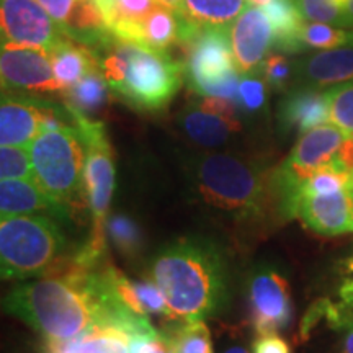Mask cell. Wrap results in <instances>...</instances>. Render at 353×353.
I'll return each mask as SVG.
<instances>
[{"mask_svg": "<svg viewBox=\"0 0 353 353\" xmlns=\"http://www.w3.org/2000/svg\"><path fill=\"white\" fill-rule=\"evenodd\" d=\"M149 280L162 291L170 321H205L228 301V267L218 245L183 237L162 247L149 265Z\"/></svg>", "mask_w": 353, "mask_h": 353, "instance_id": "6da1fadb", "label": "cell"}, {"mask_svg": "<svg viewBox=\"0 0 353 353\" xmlns=\"http://www.w3.org/2000/svg\"><path fill=\"white\" fill-rule=\"evenodd\" d=\"M94 51L110 90L139 112H161L182 87L185 65L169 52L114 38Z\"/></svg>", "mask_w": 353, "mask_h": 353, "instance_id": "7a4b0ae2", "label": "cell"}, {"mask_svg": "<svg viewBox=\"0 0 353 353\" xmlns=\"http://www.w3.org/2000/svg\"><path fill=\"white\" fill-rule=\"evenodd\" d=\"M193 182L200 200L237 224L257 226L278 214L272 172L232 154H208L196 162Z\"/></svg>", "mask_w": 353, "mask_h": 353, "instance_id": "3957f363", "label": "cell"}, {"mask_svg": "<svg viewBox=\"0 0 353 353\" xmlns=\"http://www.w3.org/2000/svg\"><path fill=\"white\" fill-rule=\"evenodd\" d=\"M68 239L46 214L0 216V280L41 276L64 255Z\"/></svg>", "mask_w": 353, "mask_h": 353, "instance_id": "277c9868", "label": "cell"}, {"mask_svg": "<svg viewBox=\"0 0 353 353\" xmlns=\"http://www.w3.org/2000/svg\"><path fill=\"white\" fill-rule=\"evenodd\" d=\"M34 180L61 205L76 206L83 200L85 144L76 126L64 125L41 130L26 145Z\"/></svg>", "mask_w": 353, "mask_h": 353, "instance_id": "5b68a950", "label": "cell"}, {"mask_svg": "<svg viewBox=\"0 0 353 353\" xmlns=\"http://www.w3.org/2000/svg\"><path fill=\"white\" fill-rule=\"evenodd\" d=\"M64 107L70 114V123L76 126L85 144L83 192L94 219L90 237L107 241L108 208L114 190V164L107 128L101 121L85 117L68 105Z\"/></svg>", "mask_w": 353, "mask_h": 353, "instance_id": "8992f818", "label": "cell"}, {"mask_svg": "<svg viewBox=\"0 0 353 353\" xmlns=\"http://www.w3.org/2000/svg\"><path fill=\"white\" fill-rule=\"evenodd\" d=\"M185 79L201 97H221L236 101L239 70L234 63L228 28H203L187 44Z\"/></svg>", "mask_w": 353, "mask_h": 353, "instance_id": "52a82bcc", "label": "cell"}, {"mask_svg": "<svg viewBox=\"0 0 353 353\" xmlns=\"http://www.w3.org/2000/svg\"><path fill=\"white\" fill-rule=\"evenodd\" d=\"M0 39L51 52L68 37L38 0H0Z\"/></svg>", "mask_w": 353, "mask_h": 353, "instance_id": "ba28073f", "label": "cell"}, {"mask_svg": "<svg viewBox=\"0 0 353 353\" xmlns=\"http://www.w3.org/2000/svg\"><path fill=\"white\" fill-rule=\"evenodd\" d=\"M0 77L8 90L28 95L61 94L50 52L38 48H25L0 39Z\"/></svg>", "mask_w": 353, "mask_h": 353, "instance_id": "9c48e42d", "label": "cell"}, {"mask_svg": "<svg viewBox=\"0 0 353 353\" xmlns=\"http://www.w3.org/2000/svg\"><path fill=\"white\" fill-rule=\"evenodd\" d=\"M250 322L257 335L276 334L290 324L293 301L288 281L273 268H260L249 281Z\"/></svg>", "mask_w": 353, "mask_h": 353, "instance_id": "30bf717a", "label": "cell"}, {"mask_svg": "<svg viewBox=\"0 0 353 353\" xmlns=\"http://www.w3.org/2000/svg\"><path fill=\"white\" fill-rule=\"evenodd\" d=\"M63 114L56 105L37 95L0 92V145H28L44 123Z\"/></svg>", "mask_w": 353, "mask_h": 353, "instance_id": "8fae6325", "label": "cell"}, {"mask_svg": "<svg viewBox=\"0 0 353 353\" xmlns=\"http://www.w3.org/2000/svg\"><path fill=\"white\" fill-rule=\"evenodd\" d=\"M228 33L239 74H257L273 46V30L262 7L249 3L229 25Z\"/></svg>", "mask_w": 353, "mask_h": 353, "instance_id": "7c38bea8", "label": "cell"}, {"mask_svg": "<svg viewBox=\"0 0 353 353\" xmlns=\"http://www.w3.org/2000/svg\"><path fill=\"white\" fill-rule=\"evenodd\" d=\"M59 30L72 41L90 50L105 46L113 37L105 28L94 0H38Z\"/></svg>", "mask_w": 353, "mask_h": 353, "instance_id": "4fadbf2b", "label": "cell"}, {"mask_svg": "<svg viewBox=\"0 0 353 353\" xmlns=\"http://www.w3.org/2000/svg\"><path fill=\"white\" fill-rule=\"evenodd\" d=\"M296 218L317 236L335 237L353 232V193L347 188L327 195L303 196Z\"/></svg>", "mask_w": 353, "mask_h": 353, "instance_id": "5bb4252c", "label": "cell"}, {"mask_svg": "<svg viewBox=\"0 0 353 353\" xmlns=\"http://www.w3.org/2000/svg\"><path fill=\"white\" fill-rule=\"evenodd\" d=\"M70 210L56 201L34 176L8 179L0 182V216L46 214L68 219Z\"/></svg>", "mask_w": 353, "mask_h": 353, "instance_id": "9a60e30c", "label": "cell"}, {"mask_svg": "<svg viewBox=\"0 0 353 353\" xmlns=\"http://www.w3.org/2000/svg\"><path fill=\"white\" fill-rule=\"evenodd\" d=\"M293 69L299 85L325 88L353 82V46L322 50L309 54Z\"/></svg>", "mask_w": 353, "mask_h": 353, "instance_id": "2e32d148", "label": "cell"}, {"mask_svg": "<svg viewBox=\"0 0 353 353\" xmlns=\"http://www.w3.org/2000/svg\"><path fill=\"white\" fill-rule=\"evenodd\" d=\"M281 126L299 134L329 121V100L322 88L299 85L286 94L278 110Z\"/></svg>", "mask_w": 353, "mask_h": 353, "instance_id": "e0dca14e", "label": "cell"}, {"mask_svg": "<svg viewBox=\"0 0 353 353\" xmlns=\"http://www.w3.org/2000/svg\"><path fill=\"white\" fill-rule=\"evenodd\" d=\"M105 28L118 41L141 44L143 25L159 0H94Z\"/></svg>", "mask_w": 353, "mask_h": 353, "instance_id": "ac0fdd59", "label": "cell"}, {"mask_svg": "<svg viewBox=\"0 0 353 353\" xmlns=\"http://www.w3.org/2000/svg\"><path fill=\"white\" fill-rule=\"evenodd\" d=\"M180 125L185 134L203 148H218L242 130L239 120H228L219 114L210 113L198 107V103L188 105L180 113Z\"/></svg>", "mask_w": 353, "mask_h": 353, "instance_id": "d6986e66", "label": "cell"}, {"mask_svg": "<svg viewBox=\"0 0 353 353\" xmlns=\"http://www.w3.org/2000/svg\"><path fill=\"white\" fill-rule=\"evenodd\" d=\"M50 56L56 81L59 82L64 92L69 90L88 72L100 69L95 51L69 38L57 44Z\"/></svg>", "mask_w": 353, "mask_h": 353, "instance_id": "ffe728a7", "label": "cell"}, {"mask_svg": "<svg viewBox=\"0 0 353 353\" xmlns=\"http://www.w3.org/2000/svg\"><path fill=\"white\" fill-rule=\"evenodd\" d=\"M262 10L270 20L273 46L286 54L303 51L299 34H301L304 19L293 0H270L262 6Z\"/></svg>", "mask_w": 353, "mask_h": 353, "instance_id": "44dd1931", "label": "cell"}, {"mask_svg": "<svg viewBox=\"0 0 353 353\" xmlns=\"http://www.w3.org/2000/svg\"><path fill=\"white\" fill-rule=\"evenodd\" d=\"M130 335L117 327H94L68 341H44L46 353H113Z\"/></svg>", "mask_w": 353, "mask_h": 353, "instance_id": "7402d4cb", "label": "cell"}, {"mask_svg": "<svg viewBox=\"0 0 353 353\" xmlns=\"http://www.w3.org/2000/svg\"><path fill=\"white\" fill-rule=\"evenodd\" d=\"M249 0H185V17L198 28H229Z\"/></svg>", "mask_w": 353, "mask_h": 353, "instance_id": "603a6c76", "label": "cell"}, {"mask_svg": "<svg viewBox=\"0 0 353 353\" xmlns=\"http://www.w3.org/2000/svg\"><path fill=\"white\" fill-rule=\"evenodd\" d=\"M108 90L110 87L101 70L95 69L83 76L77 83H74L69 90H65L63 97L68 107L90 117L105 107L108 100Z\"/></svg>", "mask_w": 353, "mask_h": 353, "instance_id": "cb8c5ba5", "label": "cell"}, {"mask_svg": "<svg viewBox=\"0 0 353 353\" xmlns=\"http://www.w3.org/2000/svg\"><path fill=\"white\" fill-rule=\"evenodd\" d=\"M350 183L352 170L345 169V167L339 162V159L335 157L330 164L316 169L306 180H304L301 188H299V200H301L303 196L327 195V193L341 192V190L350 188Z\"/></svg>", "mask_w": 353, "mask_h": 353, "instance_id": "d4e9b609", "label": "cell"}, {"mask_svg": "<svg viewBox=\"0 0 353 353\" xmlns=\"http://www.w3.org/2000/svg\"><path fill=\"white\" fill-rule=\"evenodd\" d=\"M170 353H214L211 332L205 321H187L164 332Z\"/></svg>", "mask_w": 353, "mask_h": 353, "instance_id": "484cf974", "label": "cell"}, {"mask_svg": "<svg viewBox=\"0 0 353 353\" xmlns=\"http://www.w3.org/2000/svg\"><path fill=\"white\" fill-rule=\"evenodd\" d=\"M107 237L118 252L126 257L141 254L144 247V236L139 224L128 214H112L107 219Z\"/></svg>", "mask_w": 353, "mask_h": 353, "instance_id": "4316f807", "label": "cell"}, {"mask_svg": "<svg viewBox=\"0 0 353 353\" xmlns=\"http://www.w3.org/2000/svg\"><path fill=\"white\" fill-rule=\"evenodd\" d=\"M303 51L307 48L312 50H334V48L353 46V30L335 28L329 23H316V21H307L303 25L301 34Z\"/></svg>", "mask_w": 353, "mask_h": 353, "instance_id": "83f0119b", "label": "cell"}, {"mask_svg": "<svg viewBox=\"0 0 353 353\" xmlns=\"http://www.w3.org/2000/svg\"><path fill=\"white\" fill-rule=\"evenodd\" d=\"M329 100V121L353 138V82L325 88Z\"/></svg>", "mask_w": 353, "mask_h": 353, "instance_id": "f1b7e54d", "label": "cell"}, {"mask_svg": "<svg viewBox=\"0 0 353 353\" xmlns=\"http://www.w3.org/2000/svg\"><path fill=\"white\" fill-rule=\"evenodd\" d=\"M304 20L345 28L341 0H293Z\"/></svg>", "mask_w": 353, "mask_h": 353, "instance_id": "f546056e", "label": "cell"}, {"mask_svg": "<svg viewBox=\"0 0 353 353\" xmlns=\"http://www.w3.org/2000/svg\"><path fill=\"white\" fill-rule=\"evenodd\" d=\"M25 176H33L26 145H0V182Z\"/></svg>", "mask_w": 353, "mask_h": 353, "instance_id": "4dcf8cb0", "label": "cell"}, {"mask_svg": "<svg viewBox=\"0 0 353 353\" xmlns=\"http://www.w3.org/2000/svg\"><path fill=\"white\" fill-rule=\"evenodd\" d=\"M267 82L255 74H245L239 81L236 103L247 113H257L267 101Z\"/></svg>", "mask_w": 353, "mask_h": 353, "instance_id": "1f68e13d", "label": "cell"}, {"mask_svg": "<svg viewBox=\"0 0 353 353\" xmlns=\"http://www.w3.org/2000/svg\"><path fill=\"white\" fill-rule=\"evenodd\" d=\"M260 72H262L263 81L267 82L268 87L275 88V90H285L294 69L285 54H270L263 61Z\"/></svg>", "mask_w": 353, "mask_h": 353, "instance_id": "d6a6232c", "label": "cell"}, {"mask_svg": "<svg viewBox=\"0 0 353 353\" xmlns=\"http://www.w3.org/2000/svg\"><path fill=\"white\" fill-rule=\"evenodd\" d=\"M128 353H170L169 339L164 332L132 335L130 337Z\"/></svg>", "mask_w": 353, "mask_h": 353, "instance_id": "836d02e7", "label": "cell"}, {"mask_svg": "<svg viewBox=\"0 0 353 353\" xmlns=\"http://www.w3.org/2000/svg\"><path fill=\"white\" fill-rule=\"evenodd\" d=\"M252 353H291V347L278 334H262L254 341Z\"/></svg>", "mask_w": 353, "mask_h": 353, "instance_id": "e575fe53", "label": "cell"}, {"mask_svg": "<svg viewBox=\"0 0 353 353\" xmlns=\"http://www.w3.org/2000/svg\"><path fill=\"white\" fill-rule=\"evenodd\" d=\"M343 270H345V278L339 288V298H341L342 306L353 312V257L343 263Z\"/></svg>", "mask_w": 353, "mask_h": 353, "instance_id": "d590c367", "label": "cell"}, {"mask_svg": "<svg viewBox=\"0 0 353 353\" xmlns=\"http://www.w3.org/2000/svg\"><path fill=\"white\" fill-rule=\"evenodd\" d=\"M339 162L345 167L348 170H353V138H347L343 141V144L341 145V149H339L337 156Z\"/></svg>", "mask_w": 353, "mask_h": 353, "instance_id": "8d00e7d4", "label": "cell"}, {"mask_svg": "<svg viewBox=\"0 0 353 353\" xmlns=\"http://www.w3.org/2000/svg\"><path fill=\"white\" fill-rule=\"evenodd\" d=\"M343 21H345V28L353 30V0H345V6H343Z\"/></svg>", "mask_w": 353, "mask_h": 353, "instance_id": "74e56055", "label": "cell"}, {"mask_svg": "<svg viewBox=\"0 0 353 353\" xmlns=\"http://www.w3.org/2000/svg\"><path fill=\"white\" fill-rule=\"evenodd\" d=\"M162 6L172 8L176 13H182L185 15V0H159Z\"/></svg>", "mask_w": 353, "mask_h": 353, "instance_id": "f35d334b", "label": "cell"}, {"mask_svg": "<svg viewBox=\"0 0 353 353\" xmlns=\"http://www.w3.org/2000/svg\"><path fill=\"white\" fill-rule=\"evenodd\" d=\"M347 335L343 341V353H353V322L347 325Z\"/></svg>", "mask_w": 353, "mask_h": 353, "instance_id": "ab89813d", "label": "cell"}, {"mask_svg": "<svg viewBox=\"0 0 353 353\" xmlns=\"http://www.w3.org/2000/svg\"><path fill=\"white\" fill-rule=\"evenodd\" d=\"M224 353H249V352H247V348L242 345H232V347H229Z\"/></svg>", "mask_w": 353, "mask_h": 353, "instance_id": "60d3db41", "label": "cell"}, {"mask_svg": "<svg viewBox=\"0 0 353 353\" xmlns=\"http://www.w3.org/2000/svg\"><path fill=\"white\" fill-rule=\"evenodd\" d=\"M249 2L252 3V6H259V7H262V6H265V3L270 2V0H249Z\"/></svg>", "mask_w": 353, "mask_h": 353, "instance_id": "b9f144b4", "label": "cell"}, {"mask_svg": "<svg viewBox=\"0 0 353 353\" xmlns=\"http://www.w3.org/2000/svg\"><path fill=\"white\" fill-rule=\"evenodd\" d=\"M2 90H7V88H6V85H3V82H2V77H0V92H2Z\"/></svg>", "mask_w": 353, "mask_h": 353, "instance_id": "7bdbcfd3", "label": "cell"}, {"mask_svg": "<svg viewBox=\"0 0 353 353\" xmlns=\"http://www.w3.org/2000/svg\"><path fill=\"white\" fill-rule=\"evenodd\" d=\"M352 322H353V314H352V317H350V322H348V324H352Z\"/></svg>", "mask_w": 353, "mask_h": 353, "instance_id": "ee69618b", "label": "cell"}, {"mask_svg": "<svg viewBox=\"0 0 353 353\" xmlns=\"http://www.w3.org/2000/svg\"><path fill=\"white\" fill-rule=\"evenodd\" d=\"M341 3H342V6H345V0H341Z\"/></svg>", "mask_w": 353, "mask_h": 353, "instance_id": "f6af8a7d", "label": "cell"}]
</instances>
